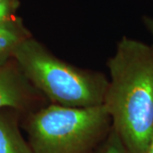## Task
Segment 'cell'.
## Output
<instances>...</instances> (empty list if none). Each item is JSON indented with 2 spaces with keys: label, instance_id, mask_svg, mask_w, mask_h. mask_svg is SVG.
Masks as SVG:
<instances>
[{
  "label": "cell",
  "instance_id": "obj_1",
  "mask_svg": "<svg viewBox=\"0 0 153 153\" xmlns=\"http://www.w3.org/2000/svg\"><path fill=\"white\" fill-rule=\"evenodd\" d=\"M110 77L102 105L127 153H145L153 134V53L123 37L107 61Z\"/></svg>",
  "mask_w": 153,
  "mask_h": 153
},
{
  "label": "cell",
  "instance_id": "obj_2",
  "mask_svg": "<svg viewBox=\"0 0 153 153\" xmlns=\"http://www.w3.org/2000/svg\"><path fill=\"white\" fill-rule=\"evenodd\" d=\"M29 82L52 104L90 107L103 104L108 78L103 72L73 66L32 37L14 56Z\"/></svg>",
  "mask_w": 153,
  "mask_h": 153
},
{
  "label": "cell",
  "instance_id": "obj_3",
  "mask_svg": "<svg viewBox=\"0 0 153 153\" xmlns=\"http://www.w3.org/2000/svg\"><path fill=\"white\" fill-rule=\"evenodd\" d=\"M33 153H94L108 136L111 120L104 106L49 103L25 115Z\"/></svg>",
  "mask_w": 153,
  "mask_h": 153
},
{
  "label": "cell",
  "instance_id": "obj_4",
  "mask_svg": "<svg viewBox=\"0 0 153 153\" xmlns=\"http://www.w3.org/2000/svg\"><path fill=\"white\" fill-rule=\"evenodd\" d=\"M47 104L48 100L28 81L16 60L0 65V109L27 115Z\"/></svg>",
  "mask_w": 153,
  "mask_h": 153
},
{
  "label": "cell",
  "instance_id": "obj_5",
  "mask_svg": "<svg viewBox=\"0 0 153 153\" xmlns=\"http://www.w3.org/2000/svg\"><path fill=\"white\" fill-rule=\"evenodd\" d=\"M32 37L22 18L17 16L0 22V65L13 60L19 47Z\"/></svg>",
  "mask_w": 153,
  "mask_h": 153
},
{
  "label": "cell",
  "instance_id": "obj_6",
  "mask_svg": "<svg viewBox=\"0 0 153 153\" xmlns=\"http://www.w3.org/2000/svg\"><path fill=\"white\" fill-rule=\"evenodd\" d=\"M20 114L16 110L5 111L0 109V153H33L20 131Z\"/></svg>",
  "mask_w": 153,
  "mask_h": 153
},
{
  "label": "cell",
  "instance_id": "obj_7",
  "mask_svg": "<svg viewBox=\"0 0 153 153\" xmlns=\"http://www.w3.org/2000/svg\"><path fill=\"white\" fill-rule=\"evenodd\" d=\"M94 153H127L125 148L121 141L120 138L112 128L110 131L108 136L100 144Z\"/></svg>",
  "mask_w": 153,
  "mask_h": 153
},
{
  "label": "cell",
  "instance_id": "obj_8",
  "mask_svg": "<svg viewBox=\"0 0 153 153\" xmlns=\"http://www.w3.org/2000/svg\"><path fill=\"white\" fill-rule=\"evenodd\" d=\"M19 7V0H0V22L16 16V11Z\"/></svg>",
  "mask_w": 153,
  "mask_h": 153
},
{
  "label": "cell",
  "instance_id": "obj_9",
  "mask_svg": "<svg viewBox=\"0 0 153 153\" xmlns=\"http://www.w3.org/2000/svg\"><path fill=\"white\" fill-rule=\"evenodd\" d=\"M143 22H144L145 27L147 29V31L150 33L151 36H152V43L150 46L152 48L153 53V18L149 16H144L143 17Z\"/></svg>",
  "mask_w": 153,
  "mask_h": 153
},
{
  "label": "cell",
  "instance_id": "obj_10",
  "mask_svg": "<svg viewBox=\"0 0 153 153\" xmlns=\"http://www.w3.org/2000/svg\"><path fill=\"white\" fill-rule=\"evenodd\" d=\"M145 153H153V134L152 136V139L150 140V143L148 145L147 149H146V151Z\"/></svg>",
  "mask_w": 153,
  "mask_h": 153
}]
</instances>
